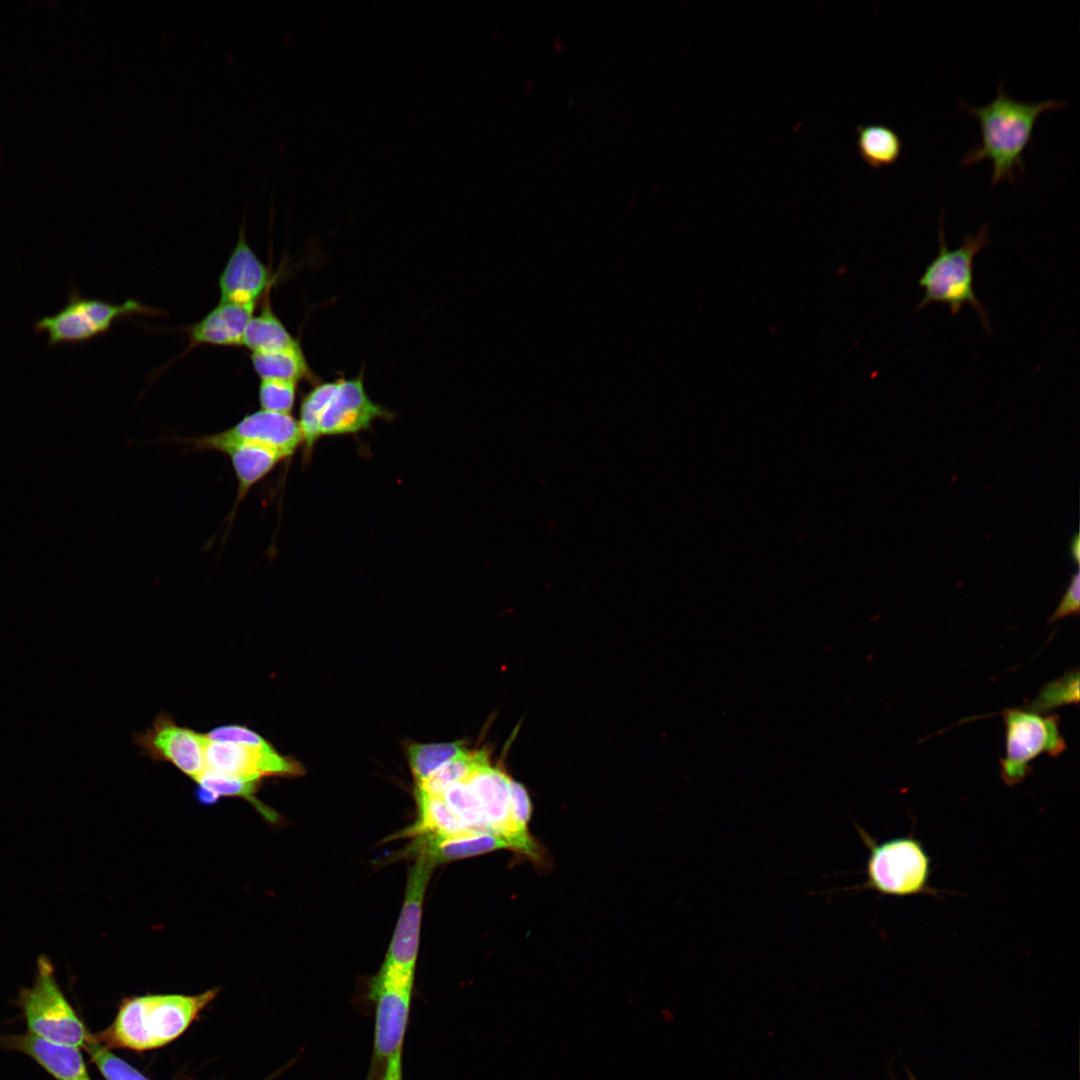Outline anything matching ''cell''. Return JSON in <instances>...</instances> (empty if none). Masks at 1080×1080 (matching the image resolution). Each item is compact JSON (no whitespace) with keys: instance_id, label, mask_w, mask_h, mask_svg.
<instances>
[{"instance_id":"obj_1","label":"cell","mask_w":1080,"mask_h":1080,"mask_svg":"<svg viewBox=\"0 0 1080 1080\" xmlns=\"http://www.w3.org/2000/svg\"><path fill=\"white\" fill-rule=\"evenodd\" d=\"M962 110L973 117L980 127V141L961 157L960 166L966 167L984 160L992 163L991 183L1014 184L1026 170L1025 149L1033 143V131L1037 119L1045 112L1061 109L1065 100L1048 99L1040 102H1024L1009 96L1000 83L990 103L973 106L957 100Z\"/></svg>"},{"instance_id":"obj_2","label":"cell","mask_w":1080,"mask_h":1080,"mask_svg":"<svg viewBox=\"0 0 1080 1080\" xmlns=\"http://www.w3.org/2000/svg\"><path fill=\"white\" fill-rule=\"evenodd\" d=\"M989 225L984 224L975 235H965L962 243L955 249H949L943 225V215L938 226V254L926 265L918 280V286L924 290L921 301L913 312L931 304L948 307L955 316L963 306L970 305L977 313L983 329L992 333L989 312L978 299L974 291V260L976 255L990 245Z\"/></svg>"},{"instance_id":"obj_3","label":"cell","mask_w":1080,"mask_h":1080,"mask_svg":"<svg viewBox=\"0 0 1080 1080\" xmlns=\"http://www.w3.org/2000/svg\"><path fill=\"white\" fill-rule=\"evenodd\" d=\"M857 832L869 850L865 881L855 889L872 890L883 896L906 897L919 894L937 896L930 886L931 858L913 833L878 843L858 824Z\"/></svg>"},{"instance_id":"obj_4","label":"cell","mask_w":1080,"mask_h":1080,"mask_svg":"<svg viewBox=\"0 0 1080 1080\" xmlns=\"http://www.w3.org/2000/svg\"><path fill=\"white\" fill-rule=\"evenodd\" d=\"M17 1003L29 1033L51 1042L84 1047L90 1034L59 987L47 956L38 957L33 985L20 991Z\"/></svg>"},{"instance_id":"obj_5","label":"cell","mask_w":1080,"mask_h":1080,"mask_svg":"<svg viewBox=\"0 0 1080 1080\" xmlns=\"http://www.w3.org/2000/svg\"><path fill=\"white\" fill-rule=\"evenodd\" d=\"M134 314L153 315L158 311L134 299L111 303L86 297L72 287L66 303L54 314L39 318L33 331L46 335L49 348L80 344L105 334L115 322Z\"/></svg>"},{"instance_id":"obj_6","label":"cell","mask_w":1080,"mask_h":1080,"mask_svg":"<svg viewBox=\"0 0 1080 1080\" xmlns=\"http://www.w3.org/2000/svg\"><path fill=\"white\" fill-rule=\"evenodd\" d=\"M1005 727V756L1000 760V776L1005 785L1021 783L1030 773V763L1042 754L1057 757L1067 749L1057 714H1041L1025 708L1002 712Z\"/></svg>"},{"instance_id":"obj_7","label":"cell","mask_w":1080,"mask_h":1080,"mask_svg":"<svg viewBox=\"0 0 1080 1080\" xmlns=\"http://www.w3.org/2000/svg\"><path fill=\"white\" fill-rule=\"evenodd\" d=\"M415 972L383 965L371 985L375 1001L374 1054L385 1062L403 1047Z\"/></svg>"},{"instance_id":"obj_8","label":"cell","mask_w":1080,"mask_h":1080,"mask_svg":"<svg viewBox=\"0 0 1080 1080\" xmlns=\"http://www.w3.org/2000/svg\"><path fill=\"white\" fill-rule=\"evenodd\" d=\"M143 753L155 761L170 763L193 780L206 771V734L180 726L166 713H159L152 727L134 736Z\"/></svg>"},{"instance_id":"obj_9","label":"cell","mask_w":1080,"mask_h":1080,"mask_svg":"<svg viewBox=\"0 0 1080 1080\" xmlns=\"http://www.w3.org/2000/svg\"><path fill=\"white\" fill-rule=\"evenodd\" d=\"M205 763L208 772L250 781H260L269 776H295L303 772L297 761L278 753L269 742L245 745L208 739Z\"/></svg>"},{"instance_id":"obj_10","label":"cell","mask_w":1080,"mask_h":1080,"mask_svg":"<svg viewBox=\"0 0 1080 1080\" xmlns=\"http://www.w3.org/2000/svg\"><path fill=\"white\" fill-rule=\"evenodd\" d=\"M327 392L319 418L321 436L346 435L370 428L374 420L391 419L392 413L373 402L357 377L326 382Z\"/></svg>"},{"instance_id":"obj_11","label":"cell","mask_w":1080,"mask_h":1080,"mask_svg":"<svg viewBox=\"0 0 1080 1080\" xmlns=\"http://www.w3.org/2000/svg\"><path fill=\"white\" fill-rule=\"evenodd\" d=\"M255 443L290 457L302 443L298 421L291 414L258 410L219 433L189 440L193 450H211L221 443Z\"/></svg>"},{"instance_id":"obj_12","label":"cell","mask_w":1080,"mask_h":1080,"mask_svg":"<svg viewBox=\"0 0 1080 1080\" xmlns=\"http://www.w3.org/2000/svg\"><path fill=\"white\" fill-rule=\"evenodd\" d=\"M435 865L418 852L410 868L405 897L383 965L415 972L425 891Z\"/></svg>"},{"instance_id":"obj_13","label":"cell","mask_w":1080,"mask_h":1080,"mask_svg":"<svg viewBox=\"0 0 1080 1080\" xmlns=\"http://www.w3.org/2000/svg\"><path fill=\"white\" fill-rule=\"evenodd\" d=\"M220 301L255 306L271 287V274L246 240L244 222L218 280Z\"/></svg>"},{"instance_id":"obj_14","label":"cell","mask_w":1080,"mask_h":1080,"mask_svg":"<svg viewBox=\"0 0 1080 1080\" xmlns=\"http://www.w3.org/2000/svg\"><path fill=\"white\" fill-rule=\"evenodd\" d=\"M216 996V990L198 995L145 996V1025L154 1048L178 1037L195 1016Z\"/></svg>"},{"instance_id":"obj_15","label":"cell","mask_w":1080,"mask_h":1080,"mask_svg":"<svg viewBox=\"0 0 1080 1080\" xmlns=\"http://www.w3.org/2000/svg\"><path fill=\"white\" fill-rule=\"evenodd\" d=\"M476 796L488 830L504 838L516 850V840L510 819L511 779L489 762L475 770L465 780Z\"/></svg>"},{"instance_id":"obj_16","label":"cell","mask_w":1080,"mask_h":1080,"mask_svg":"<svg viewBox=\"0 0 1080 1080\" xmlns=\"http://www.w3.org/2000/svg\"><path fill=\"white\" fill-rule=\"evenodd\" d=\"M0 1043L31 1057L56 1080H91L78 1047L51 1042L29 1032L1 1036Z\"/></svg>"},{"instance_id":"obj_17","label":"cell","mask_w":1080,"mask_h":1080,"mask_svg":"<svg viewBox=\"0 0 1080 1080\" xmlns=\"http://www.w3.org/2000/svg\"><path fill=\"white\" fill-rule=\"evenodd\" d=\"M254 310L255 306L220 301L189 329L190 347L197 345L242 346L244 333L254 315Z\"/></svg>"},{"instance_id":"obj_18","label":"cell","mask_w":1080,"mask_h":1080,"mask_svg":"<svg viewBox=\"0 0 1080 1080\" xmlns=\"http://www.w3.org/2000/svg\"><path fill=\"white\" fill-rule=\"evenodd\" d=\"M211 450L229 457L237 478V494L231 516L251 488L266 477L279 462L286 459L279 451L255 443H221Z\"/></svg>"},{"instance_id":"obj_19","label":"cell","mask_w":1080,"mask_h":1080,"mask_svg":"<svg viewBox=\"0 0 1080 1080\" xmlns=\"http://www.w3.org/2000/svg\"><path fill=\"white\" fill-rule=\"evenodd\" d=\"M434 865L510 848L502 837L491 833H468L452 837H423L419 846Z\"/></svg>"},{"instance_id":"obj_20","label":"cell","mask_w":1080,"mask_h":1080,"mask_svg":"<svg viewBox=\"0 0 1080 1080\" xmlns=\"http://www.w3.org/2000/svg\"><path fill=\"white\" fill-rule=\"evenodd\" d=\"M856 133L858 154L869 167L881 169L897 163L903 141L892 127L879 123L859 124Z\"/></svg>"},{"instance_id":"obj_21","label":"cell","mask_w":1080,"mask_h":1080,"mask_svg":"<svg viewBox=\"0 0 1080 1080\" xmlns=\"http://www.w3.org/2000/svg\"><path fill=\"white\" fill-rule=\"evenodd\" d=\"M298 345H300L298 341L274 313L267 297L260 311L250 319L242 346L251 353H256L283 350Z\"/></svg>"},{"instance_id":"obj_22","label":"cell","mask_w":1080,"mask_h":1080,"mask_svg":"<svg viewBox=\"0 0 1080 1080\" xmlns=\"http://www.w3.org/2000/svg\"><path fill=\"white\" fill-rule=\"evenodd\" d=\"M196 783V797L201 804H215L223 796L240 797L253 805L266 819H275L273 811L256 798L260 781L230 778L205 771Z\"/></svg>"},{"instance_id":"obj_23","label":"cell","mask_w":1080,"mask_h":1080,"mask_svg":"<svg viewBox=\"0 0 1080 1080\" xmlns=\"http://www.w3.org/2000/svg\"><path fill=\"white\" fill-rule=\"evenodd\" d=\"M254 371L261 379H278L299 382L313 379L301 346L288 349L256 352L250 355Z\"/></svg>"},{"instance_id":"obj_24","label":"cell","mask_w":1080,"mask_h":1080,"mask_svg":"<svg viewBox=\"0 0 1080 1080\" xmlns=\"http://www.w3.org/2000/svg\"><path fill=\"white\" fill-rule=\"evenodd\" d=\"M419 820L411 833L422 837L444 838L470 833L442 797L416 792Z\"/></svg>"},{"instance_id":"obj_25","label":"cell","mask_w":1080,"mask_h":1080,"mask_svg":"<svg viewBox=\"0 0 1080 1080\" xmlns=\"http://www.w3.org/2000/svg\"><path fill=\"white\" fill-rule=\"evenodd\" d=\"M488 763L487 753L483 751H464L449 760L427 778L417 784V792L435 797L443 794L453 785L463 782L478 768Z\"/></svg>"},{"instance_id":"obj_26","label":"cell","mask_w":1080,"mask_h":1080,"mask_svg":"<svg viewBox=\"0 0 1080 1080\" xmlns=\"http://www.w3.org/2000/svg\"><path fill=\"white\" fill-rule=\"evenodd\" d=\"M144 1015L145 996L126 1001L111 1027L110 1039L120 1046L134 1050L154 1048L145 1025Z\"/></svg>"},{"instance_id":"obj_27","label":"cell","mask_w":1080,"mask_h":1080,"mask_svg":"<svg viewBox=\"0 0 1080 1080\" xmlns=\"http://www.w3.org/2000/svg\"><path fill=\"white\" fill-rule=\"evenodd\" d=\"M464 751L466 750L462 741L410 745L409 765L416 783Z\"/></svg>"},{"instance_id":"obj_28","label":"cell","mask_w":1080,"mask_h":1080,"mask_svg":"<svg viewBox=\"0 0 1080 1080\" xmlns=\"http://www.w3.org/2000/svg\"><path fill=\"white\" fill-rule=\"evenodd\" d=\"M1078 703L1079 671L1075 668L1067 671L1060 678L1047 682L1040 688L1037 697L1023 708L1047 714L1058 707Z\"/></svg>"},{"instance_id":"obj_29","label":"cell","mask_w":1080,"mask_h":1080,"mask_svg":"<svg viewBox=\"0 0 1080 1080\" xmlns=\"http://www.w3.org/2000/svg\"><path fill=\"white\" fill-rule=\"evenodd\" d=\"M442 798L470 833H491L479 802L466 781L451 786Z\"/></svg>"},{"instance_id":"obj_30","label":"cell","mask_w":1080,"mask_h":1080,"mask_svg":"<svg viewBox=\"0 0 1080 1080\" xmlns=\"http://www.w3.org/2000/svg\"><path fill=\"white\" fill-rule=\"evenodd\" d=\"M510 819L516 840V850L536 858L537 846L530 837L527 823L531 814V802L522 784L511 779Z\"/></svg>"},{"instance_id":"obj_31","label":"cell","mask_w":1080,"mask_h":1080,"mask_svg":"<svg viewBox=\"0 0 1080 1080\" xmlns=\"http://www.w3.org/2000/svg\"><path fill=\"white\" fill-rule=\"evenodd\" d=\"M84 1048L106 1080H148L89 1035Z\"/></svg>"},{"instance_id":"obj_32","label":"cell","mask_w":1080,"mask_h":1080,"mask_svg":"<svg viewBox=\"0 0 1080 1080\" xmlns=\"http://www.w3.org/2000/svg\"><path fill=\"white\" fill-rule=\"evenodd\" d=\"M297 384L287 380L261 379L258 388L261 409L290 414L295 404Z\"/></svg>"},{"instance_id":"obj_33","label":"cell","mask_w":1080,"mask_h":1080,"mask_svg":"<svg viewBox=\"0 0 1080 1080\" xmlns=\"http://www.w3.org/2000/svg\"><path fill=\"white\" fill-rule=\"evenodd\" d=\"M211 741L233 742L245 745H263L268 741L256 731L245 725L229 724L216 726L206 733Z\"/></svg>"},{"instance_id":"obj_34","label":"cell","mask_w":1080,"mask_h":1080,"mask_svg":"<svg viewBox=\"0 0 1080 1080\" xmlns=\"http://www.w3.org/2000/svg\"><path fill=\"white\" fill-rule=\"evenodd\" d=\"M1080 612V573L1077 570L1071 577L1070 582L1063 594L1058 606L1050 616L1048 623L1051 624L1068 616H1078Z\"/></svg>"},{"instance_id":"obj_35","label":"cell","mask_w":1080,"mask_h":1080,"mask_svg":"<svg viewBox=\"0 0 1080 1080\" xmlns=\"http://www.w3.org/2000/svg\"><path fill=\"white\" fill-rule=\"evenodd\" d=\"M402 1076V1048H400L385 1061L380 1080H403Z\"/></svg>"},{"instance_id":"obj_36","label":"cell","mask_w":1080,"mask_h":1080,"mask_svg":"<svg viewBox=\"0 0 1080 1080\" xmlns=\"http://www.w3.org/2000/svg\"><path fill=\"white\" fill-rule=\"evenodd\" d=\"M1069 550H1070L1072 559L1078 564L1079 560H1080V537H1079L1078 533H1076L1072 537Z\"/></svg>"}]
</instances>
